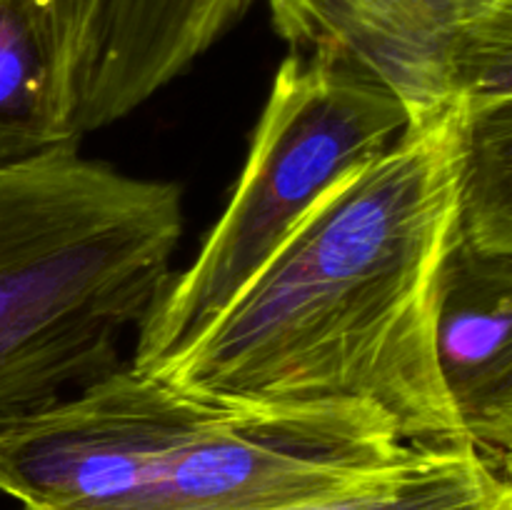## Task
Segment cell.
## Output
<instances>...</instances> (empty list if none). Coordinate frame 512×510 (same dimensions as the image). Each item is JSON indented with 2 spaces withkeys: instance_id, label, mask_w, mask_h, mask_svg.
<instances>
[{
  "instance_id": "cell-2",
  "label": "cell",
  "mask_w": 512,
  "mask_h": 510,
  "mask_svg": "<svg viewBox=\"0 0 512 510\" xmlns=\"http://www.w3.org/2000/svg\"><path fill=\"white\" fill-rule=\"evenodd\" d=\"M410 450L365 408H238L123 363L0 428V493L20 510H273Z\"/></svg>"
},
{
  "instance_id": "cell-8",
  "label": "cell",
  "mask_w": 512,
  "mask_h": 510,
  "mask_svg": "<svg viewBox=\"0 0 512 510\" xmlns=\"http://www.w3.org/2000/svg\"><path fill=\"white\" fill-rule=\"evenodd\" d=\"M273 510H512V478L473 448L410 450L360 483Z\"/></svg>"
},
{
  "instance_id": "cell-4",
  "label": "cell",
  "mask_w": 512,
  "mask_h": 510,
  "mask_svg": "<svg viewBox=\"0 0 512 510\" xmlns=\"http://www.w3.org/2000/svg\"><path fill=\"white\" fill-rule=\"evenodd\" d=\"M410 125L395 95L288 53L270 85L233 195L185 270L140 323L130 365L168 368L260 273L313 205Z\"/></svg>"
},
{
  "instance_id": "cell-3",
  "label": "cell",
  "mask_w": 512,
  "mask_h": 510,
  "mask_svg": "<svg viewBox=\"0 0 512 510\" xmlns=\"http://www.w3.org/2000/svg\"><path fill=\"white\" fill-rule=\"evenodd\" d=\"M183 190L58 143L0 168V428L123 365L170 280Z\"/></svg>"
},
{
  "instance_id": "cell-5",
  "label": "cell",
  "mask_w": 512,
  "mask_h": 510,
  "mask_svg": "<svg viewBox=\"0 0 512 510\" xmlns=\"http://www.w3.org/2000/svg\"><path fill=\"white\" fill-rule=\"evenodd\" d=\"M290 53L400 100L410 123L512 95V0H270Z\"/></svg>"
},
{
  "instance_id": "cell-1",
  "label": "cell",
  "mask_w": 512,
  "mask_h": 510,
  "mask_svg": "<svg viewBox=\"0 0 512 510\" xmlns=\"http://www.w3.org/2000/svg\"><path fill=\"white\" fill-rule=\"evenodd\" d=\"M465 103L410 123L333 185L155 375L238 408H365L413 450L470 448L435 348L460 235Z\"/></svg>"
},
{
  "instance_id": "cell-10",
  "label": "cell",
  "mask_w": 512,
  "mask_h": 510,
  "mask_svg": "<svg viewBox=\"0 0 512 510\" xmlns=\"http://www.w3.org/2000/svg\"><path fill=\"white\" fill-rule=\"evenodd\" d=\"M460 243L512 253V95L465 103Z\"/></svg>"
},
{
  "instance_id": "cell-6",
  "label": "cell",
  "mask_w": 512,
  "mask_h": 510,
  "mask_svg": "<svg viewBox=\"0 0 512 510\" xmlns=\"http://www.w3.org/2000/svg\"><path fill=\"white\" fill-rule=\"evenodd\" d=\"M255 0H38L60 143L118 123L183 75Z\"/></svg>"
},
{
  "instance_id": "cell-9",
  "label": "cell",
  "mask_w": 512,
  "mask_h": 510,
  "mask_svg": "<svg viewBox=\"0 0 512 510\" xmlns=\"http://www.w3.org/2000/svg\"><path fill=\"white\" fill-rule=\"evenodd\" d=\"M58 143L38 0H0V168Z\"/></svg>"
},
{
  "instance_id": "cell-7",
  "label": "cell",
  "mask_w": 512,
  "mask_h": 510,
  "mask_svg": "<svg viewBox=\"0 0 512 510\" xmlns=\"http://www.w3.org/2000/svg\"><path fill=\"white\" fill-rule=\"evenodd\" d=\"M435 348L470 448L512 475V253L455 243L440 283Z\"/></svg>"
}]
</instances>
